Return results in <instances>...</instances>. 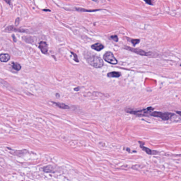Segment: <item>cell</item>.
<instances>
[{
  "label": "cell",
  "instance_id": "ba28073f",
  "mask_svg": "<svg viewBox=\"0 0 181 181\" xmlns=\"http://www.w3.org/2000/svg\"><path fill=\"white\" fill-rule=\"evenodd\" d=\"M91 48L97 51H100L104 48V46L100 43H96L91 46Z\"/></svg>",
  "mask_w": 181,
  "mask_h": 181
},
{
  "label": "cell",
  "instance_id": "3957f363",
  "mask_svg": "<svg viewBox=\"0 0 181 181\" xmlns=\"http://www.w3.org/2000/svg\"><path fill=\"white\" fill-rule=\"evenodd\" d=\"M153 108L152 107H148L147 109H144V110H129V111H127L128 113L131 114H133L136 115H139V116H147L148 114H151L152 112V110H153Z\"/></svg>",
  "mask_w": 181,
  "mask_h": 181
},
{
  "label": "cell",
  "instance_id": "4fadbf2b",
  "mask_svg": "<svg viewBox=\"0 0 181 181\" xmlns=\"http://www.w3.org/2000/svg\"><path fill=\"white\" fill-rule=\"evenodd\" d=\"M53 103L56 105L58 107L62 108V109L65 110V109H68V108H70V107L68 105H65V104L59 103H55V102H53Z\"/></svg>",
  "mask_w": 181,
  "mask_h": 181
},
{
  "label": "cell",
  "instance_id": "ffe728a7",
  "mask_svg": "<svg viewBox=\"0 0 181 181\" xmlns=\"http://www.w3.org/2000/svg\"></svg>",
  "mask_w": 181,
  "mask_h": 181
},
{
  "label": "cell",
  "instance_id": "9a60e30c",
  "mask_svg": "<svg viewBox=\"0 0 181 181\" xmlns=\"http://www.w3.org/2000/svg\"><path fill=\"white\" fill-rule=\"evenodd\" d=\"M131 42H132V44L133 45H136L137 44H138L140 42V40L138 39H132L130 40Z\"/></svg>",
  "mask_w": 181,
  "mask_h": 181
},
{
  "label": "cell",
  "instance_id": "d6986e66",
  "mask_svg": "<svg viewBox=\"0 0 181 181\" xmlns=\"http://www.w3.org/2000/svg\"><path fill=\"white\" fill-rule=\"evenodd\" d=\"M176 113L178 114V115H180L181 116V112H180V111H178V112H177Z\"/></svg>",
  "mask_w": 181,
  "mask_h": 181
},
{
  "label": "cell",
  "instance_id": "5bb4252c",
  "mask_svg": "<svg viewBox=\"0 0 181 181\" xmlns=\"http://www.w3.org/2000/svg\"><path fill=\"white\" fill-rule=\"evenodd\" d=\"M12 68H13L14 70H16V71H19L20 69H21V65L17 63H12Z\"/></svg>",
  "mask_w": 181,
  "mask_h": 181
},
{
  "label": "cell",
  "instance_id": "e0dca14e",
  "mask_svg": "<svg viewBox=\"0 0 181 181\" xmlns=\"http://www.w3.org/2000/svg\"><path fill=\"white\" fill-rule=\"evenodd\" d=\"M111 38L112 40H114L115 42H117L118 41V37L116 36V35H114V36H111Z\"/></svg>",
  "mask_w": 181,
  "mask_h": 181
},
{
  "label": "cell",
  "instance_id": "2e32d148",
  "mask_svg": "<svg viewBox=\"0 0 181 181\" xmlns=\"http://www.w3.org/2000/svg\"><path fill=\"white\" fill-rule=\"evenodd\" d=\"M71 54H72V55H74V61L76 62H79V60H78V57L76 56V54H74V53L73 52H71Z\"/></svg>",
  "mask_w": 181,
  "mask_h": 181
},
{
  "label": "cell",
  "instance_id": "8fae6325",
  "mask_svg": "<svg viewBox=\"0 0 181 181\" xmlns=\"http://www.w3.org/2000/svg\"><path fill=\"white\" fill-rule=\"evenodd\" d=\"M43 170L46 173H55L54 167L51 165H48L43 168Z\"/></svg>",
  "mask_w": 181,
  "mask_h": 181
},
{
  "label": "cell",
  "instance_id": "9c48e42d",
  "mask_svg": "<svg viewBox=\"0 0 181 181\" xmlns=\"http://www.w3.org/2000/svg\"><path fill=\"white\" fill-rule=\"evenodd\" d=\"M6 31H18V32H25V30H23V29L18 28L14 26H9L6 29Z\"/></svg>",
  "mask_w": 181,
  "mask_h": 181
},
{
  "label": "cell",
  "instance_id": "277c9868",
  "mask_svg": "<svg viewBox=\"0 0 181 181\" xmlns=\"http://www.w3.org/2000/svg\"><path fill=\"white\" fill-rule=\"evenodd\" d=\"M105 61L112 64H116L117 63V60L114 56L113 54L110 52H106L103 57Z\"/></svg>",
  "mask_w": 181,
  "mask_h": 181
},
{
  "label": "cell",
  "instance_id": "ac0fdd59",
  "mask_svg": "<svg viewBox=\"0 0 181 181\" xmlns=\"http://www.w3.org/2000/svg\"><path fill=\"white\" fill-rule=\"evenodd\" d=\"M145 2H146V3H148L149 4H150V5H152V4H153V2L151 1H145Z\"/></svg>",
  "mask_w": 181,
  "mask_h": 181
},
{
  "label": "cell",
  "instance_id": "6da1fadb",
  "mask_svg": "<svg viewBox=\"0 0 181 181\" xmlns=\"http://www.w3.org/2000/svg\"><path fill=\"white\" fill-rule=\"evenodd\" d=\"M87 62L90 65L94 68H100L104 65L103 59L97 56H91L87 59Z\"/></svg>",
  "mask_w": 181,
  "mask_h": 181
},
{
  "label": "cell",
  "instance_id": "8992f818",
  "mask_svg": "<svg viewBox=\"0 0 181 181\" xmlns=\"http://www.w3.org/2000/svg\"><path fill=\"white\" fill-rule=\"evenodd\" d=\"M39 48L43 54H47L48 53V45L45 42H40L39 44Z\"/></svg>",
  "mask_w": 181,
  "mask_h": 181
},
{
  "label": "cell",
  "instance_id": "7a4b0ae2",
  "mask_svg": "<svg viewBox=\"0 0 181 181\" xmlns=\"http://www.w3.org/2000/svg\"><path fill=\"white\" fill-rule=\"evenodd\" d=\"M151 116L156 117H159L162 119L163 120L167 121L172 117V116L174 115V114L169 112H165V113H162L159 112H153L150 114Z\"/></svg>",
  "mask_w": 181,
  "mask_h": 181
},
{
  "label": "cell",
  "instance_id": "30bf717a",
  "mask_svg": "<svg viewBox=\"0 0 181 181\" xmlns=\"http://www.w3.org/2000/svg\"><path fill=\"white\" fill-rule=\"evenodd\" d=\"M10 59V57L8 54H1L0 55L1 61L2 62H6Z\"/></svg>",
  "mask_w": 181,
  "mask_h": 181
},
{
  "label": "cell",
  "instance_id": "52a82bcc",
  "mask_svg": "<svg viewBox=\"0 0 181 181\" xmlns=\"http://www.w3.org/2000/svg\"><path fill=\"white\" fill-rule=\"evenodd\" d=\"M140 148L148 155H153V154H156V153H157L155 151L151 150L148 148L145 147L143 144H140Z\"/></svg>",
  "mask_w": 181,
  "mask_h": 181
},
{
  "label": "cell",
  "instance_id": "5b68a950",
  "mask_svg": "<svg viewBox=\"0 0 181 181\" xmlns=\"http://www.w3.org/2000/svg\"><path fill=\"white\" fill-rule=\"evenodd\" d=\"M125 48L126 49H127L128 51H131L133 53H135L136 54H139L142 56H149L150 54V53H147V52H146L144 50H142L139 48H132V47H129V46H125Z\"/></svg>",
  "mask_w": 181,
  "mask_h": 181
},
{
  "label": "cell",
  "instance_id": "7c38bea8",
  "mask_svg": "<svg viewBox=\"0 0 181 181\" xmlns=\"http://www.w3.org/2000/svg\"><path fill=\"white\" fill-rule=\"evenodd\" d=\"M121 75V74L119 72H112L107 74V76L111 78H119Z\"/></svg>",
  "mask_w": 181,
  "mask_h": 181
}]
</instances>
